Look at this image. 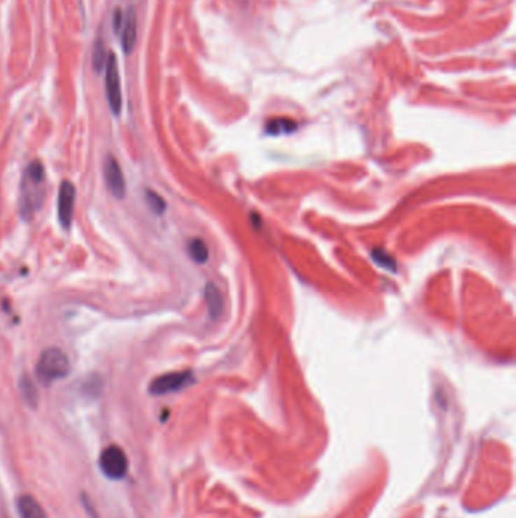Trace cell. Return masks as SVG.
<instances>
[{"instance_id":"cell-10","label":"cell","mask_w":516,"mask_h":518,"mask_svg":"<svg viewBox=\"0 0 516 518\" xmlns=\"http://www.w3.org/2000/svg\"><path fill=\"white\" fill-rule=\"evenodd\" d=\"M205 296L210 318H218L220 314L223 312V296H221L220 289L214 284H208L205 289Z\"/></svg>"},{"instance_id":"cell-9","label":"cell","mask_w":516,"mask_h":518,"mask_svg":"<svg viewBox=\"0 0 516 518\" xmlns=\"http://www.w3.org/2000/svg\"><path fill=\"white\" fill-rule=\"evenodd\" d=\"M15 505L20 518H48V514H45L41 503L29 494H23L18 497Z\"/></svg>"},{"instance_id":"cell-11","label":"cell","mask_w":516,"mask_h":518,"mask_svg":"<svg viewBox=\"0 0 516 518\" xmlns=\"http://www.w3.org/2000/svg\"><path fill=\"white\" fill-rule=\"evenodd\" d=\"M20 394L24 402L31 408L38 406V402H40L38 391H36V387L29 376H23L20 379Z\"/></svg>"},{"instance_id":"cell-8","label":"cell","mask_w":516,"mask_h":518,"mask_svg":"<svg viewBox=\"0 0 516 518\" xmlns=\"http://www.w3.org/2000/svg\"><path fill=\"white\" fill-rule=\"evenodd\" d=\"M136 27H138L136 14H135V9L131 8L126 13V15H123V23H122V27H120V32H122V45L126 53H131L135 48Z\"/></svg>"},{"instance_id":"cell-4","label":"cell","mask_w":516,"mask_h":518,"mask_svg":"<svg viewBox=\"0 0 516 518\" xmlns=\"http://www.w3.org/2000/svg\"><path fill=\"white\" fill-rule=\"evenodd\" d=\"M105 87H106V97L110 111L115 115L122 113L123 108V96H122V84H120V73H118V64L114 53H110L106 58V78H105Z\"/></svg>"},{"instance_id":"cell-6","label":"cell","mask_w":516,"mask_h":518,"mask_svg":"<svg viewBox=\"0 0 516 518\" xmlns=\"http://www.w3.org/2000/svg\"><path fill=\"white\" fill-rule=\"evenodd\" d=\"M76 203V188L70 180H64L59 187L58 194V217L62 227L69 229L73 222V214H75Z\"/></svg>"},{"instance_id":"cell-1","label":"cell","mask_w":516,"mask_h":518,"mask_svg":"<svg viewBox=\"0 0 516 518\" xmlns=\"http://www.w3.org/2000/svg\"><path fill=\"white\" fill-rule=\"evenodd\" d=\"M45 199V171L40 161H32L23 173L18 196V211L23 220H32Z\"/></svg>"},{"instance_id":"cell-13","label":"cell","mask_w":516,"mask_h":518,"mask_svg":"<svg viewBox=\"0 0 516 518\" xmlns=\"http://www.w3.org/2000/svg\"><path fill=\"white\" fill-rule=\"evenodd\" d=\"M294 129H296V123H292L291 120H285V118H280V120H273L266 124V131L274 135L288 134Z\"/></svg>"},{"instance_id":"cell-5","label":"cell","mask_w":516,"mask_h":518,"mask_svg":"<svg viewBox=\"0 0 516 518\" xmlns=\"http://www.w3.org/2000/svg\"><path fill=\"white\" fill-rule=\"evenodd\" d=\"M192 382H194V376H192L191 371L167 373V375L156 377L150 384L149 391L153 396H164L187 388Z\"/></svg>"},{"instance_id":"cell-7","label":"cell","mask_w":516,"mask_h":518,"mask_svg":"<svg viewBox=\"0 0 516 518\" xmlns=\"http://www.w3.org/2000/svg\"><path fill=\"white\" fill-rule=\"evenodd\" d=\"M105 179L110 193L115 199H123L126 194V180L123 176V171L120 168L115 158L109 157L106 159L105 166Z\"/></svg>"},{"instance_id":"cell-14","label":"cell","mask_w":516,"mask_h":518,"mask_svg":"<svg viewBox=\"0 0 516 518\" xmlns=\"http://www.w3.org/2000/svg\"><path fill=\"white\" fill-rule=\"evenodd\" d=\"M373 258L375 262H379L382 267L388 268L391 271H394L395 268H397V264H395L394 258L389 257L388 253H386L385 250H373Z\"/></svg>"},{"instance_id":"cell-3","label":"cell","mask_w":516,"mask_h":518,"mask_svg":"<svg viewBox=\"0 0 516 518\" xmlns=\"http://www.w3.org/2000/svg\"><path fill=\"white\" fill-rule=\"evenodd\" d=\"M99 467L109 479L120 480L127 475L129 459L124 450L118 445H108L99 456Z\"/></svg>"},{"instance_id":"cell-12","label":"cell","mask_w":516,"mask_h":518,"mask_svg":"<svg viewBox=\"0 0 516 518\" xmlns=\"http://www.w3.org/2000/svg\"><path fill=\"white\" fill-rule=\"evenodd\" d=\"M188 252L191 254V258L194 259L196 262L201 264V262H206L208 261V257H209V250L206 247L205 241H201L199 238H194L191 240L189 244H188Z\"/></svg>"},{"instance_id":"cell-16","label":"cell","mask_w":516,"mask_h":518,"mask_svg":"<svg viewBox=\"0 0 516 518\" xmlns=\"http://www.w3.org/2000/svg\"><path fill=\"white\" fill-rule=\"evenodd\" d=\"M106 62V53H105V44L102 40H99L94 45V55H93V64L97 71L102 70L103 64Z\"/></svg>"},{"instance_id":"cell-15","label":"cell","mask_w":516,"mask_h":518,"mask_svg":"<svg viewBox=\"0 0 516 518\" xmlns=\"http://www.w3.org/2000/svg\"><path fill=\"white\" fill-rule=\"evenodd\" d=\"M145 197H147V203H149V206H150V209H152L153 213H156V214L164 213L165 202H164L162 197L159 194H156L155 191H150L149 189L145 193Z\"/></svg>"},{"instance_id":"cell-2","label":"cell","mask_w":516,"mask_h":518,"mask_svg":"<svg viewBox=\"0 0 516 518\" xmlns=\"http://www.w3.org/2000/svg\"><path fill=\"white\" fill-rule=\"evenodd\" d=\"M70 373V361L58 347H50L41 353L36 362L35 375L43 387H50L55 382L66 377Z\"/></svg>"}]
</instances>
